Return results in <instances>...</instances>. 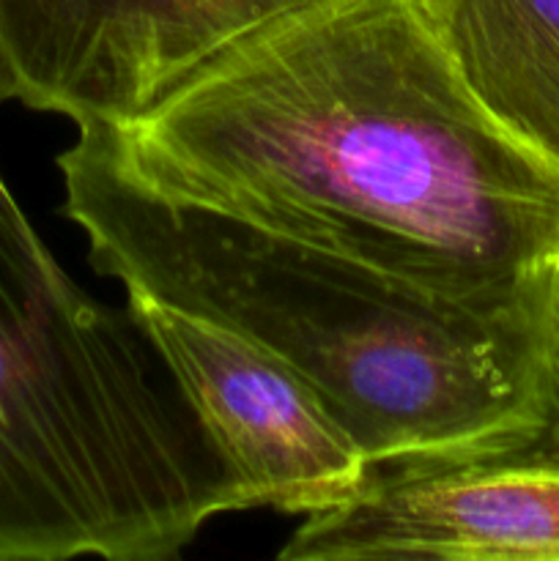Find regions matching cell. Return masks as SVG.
<instances>
[{
    "mask_svg": "<svg viewBox=\"0 0 559 561\" xmlns=\"http://www.w3.org/2000/svg\"><path fill=\"white\" fill-rule=\"evenodd\" d=\"M77 137L175 201L559 327V168L486 113L417 0H318Z\"/></svg>",
    "mask_w": 559,
    "mask_h": 561,
    "instance_id": "6da1fadb",
    "label": "cell"
},
{
    "mask_svg": "<svg viewBox=\"0 0 559 561\" xmlns=\"http://www.w3.org/2000/svg\"><path fill=\"white\" fill-rule=\"evenodd\" d=\"M554 299H557V316H559V252H557V266H554Z\"/></svg>",
    "mask_w": 559,
    "mask_h": 561,
    "instance_id": "ba28073f",
    "label": "cell"
},
{
    "mask_svg": "<svg viewBox=\"0 0 559 561\" xmlns=\"http://www.w3.org/2000/svg\"><path fill=\"white\" fill-rule=\"evenodd\" d=\"M318 0H0V104L115 129Z\"/></svg>",
    "mask_w": 559,
    "mask_h": 561,
    "instance_id": "5b68a950",
    "label": "cell"
},
{
    "mask_svg": "<svg viewBox=\"0 0 559 561\" xmlns=\"http://www.w3.org/2000/svg\"><path fill=\"white\" fill-rule=\"evenodd\" d=\"M283 561H559V431L373 466L351 502L305 515Z\"/></svg>",
    "mask_w": 559,
    "mask_h": 561,
    "instance_id": "8992f818",
    "label": "cell"
},
{
    "mask_svg": "<svg viewBox=\"0 0 559 561\" xmlns=\"http://www.w3.org/2000/svg\"><path fill=\"white\" fill-rule=\"evenodd\" d=\"M466 88L559 168V0H417Z\"/></svg>",
    "mask_w": 559,
    "mask_h": 561,
    "instance_id": "52a82bcc",
    "label": "cell"
},
{
    "mask_svg": "<svg viewBox=\"0 0 559 561\" xmlns=\"http://www.w3.org/2000/svg\"><path fill=\"white\" fill-rule=\"evenodd\" d=\"M58 168L60 211L85 233L99 274L277 356L373 466L559 425V327L491 321L332 250L175 201L82 137Z\"/></svg>",
    "mask_w": 559,
    "mask_h": 561,
    "instance_id": "7a4b0ae2",
    "label": "cell"
},
{
    "mask_svg": "<svg viewBox=\"0 0 559 561\" xmlns=\"http://www.w3.org/2000/svg\"><path fill=\"white\" fill-rule=\"evenodd\" d=\"M126 299L239 513L312 515L362 491L370 458L299 373L219 323L142 296Z\"/></svg>",
    "mask_w": 559,
    "mask_h": 561,
    "instance_id": "277c9868",
    "label": "cell"
},
{
    "mask_svg": "<svg viewBox=\"0 0 559 561\" xmlns=\"http://www.w3.org/2000/svg\"><path fill=\"white\" fill-rule=\"evenodd\" d=\"M132 312L82 290L0 175V561H168L239 513Z\"/></svg>",
    "mask_w": 559,
    "mask_h": 561,
    "instance_id": "3957f363",
    "label": "cell"
}]
</instances>
